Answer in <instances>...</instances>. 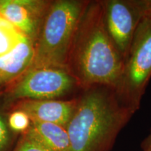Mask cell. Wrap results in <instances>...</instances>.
Returning <instances> with one entry per match:
<instances>
[{
  "label": "cell",
  "instance_id": "6da1fadb",
  "mask_svg": "<svg viewBox=\"0 0 151 151\" xmlns=\"http://www.w3.org/2000/svg\"><path fill=\"white\" fill-rule=\"evenodd\" d=\"M124 60L106 27L101 0L90 1L81 17L66 63L78 88L107 86L117 90Z\"/></svg>",
  "mask_w": 151,
  "mask_h": 151
},
{
  "label": "cell",
  "instance_id": "7a4b0ae2",
  "mask_svg": "<svg viewBox=\"0 0 151 151\" xmlns=\"http://www.w3.org/2000/svg\"><path fill=\"white\" fill-rule=\"evenodd\" d=\"M136 112L114 88L99 86L83 90L66 127L71 151H111Z\"/></svg>",
  "mask_w": 151,
  "mask_h": 151
},
{
  "label": "cell",
  "instance_id": "3957f363",
  "mask_svg": "<svg viewBox=\"0 0 151 151\" xmlns=\"http://www.w3.org/2000/svg\"><path fill=\"white\" fill-rule=\"evenodd\" d=\"M89 1H52L35 43V55L27 71L46 67L66 69L76 32Z\"/></svg>",
  "mask_w": 151,
  "mask_h": 151
},
{
  "label": "cell",
  "instance_id": "277c9868",
  "mask_svg": "<svg viewBox=\"0 0 151 151\" xmlns=\"http://www.w3.org/2000/svg\"><path fill=\"white\" fill-rule=\"evenodd\" d=\"M151 78V0L144 9L124 62L121 82L116 90L124 104L137 111Z\"/></svg>",
  "mask_w": 151,
  "mask_h": 151
},
{
  "label": "cell",
  "instance_id": "5b68a950",
  "mask_svg": "<svg viewBox=\"0 0 151 151\" xmlns=\"http://www.w3.org/2000/svg\"><path fill=\"white\" fill-rule=\"evenodd\" d=\"M76 87V81L65 68H38L26 71L7 87L5 99L8 104L27 99H57Z\"/></svg>",
  "mask_w": 151,
  "mask_h": 151
},
{
  "label": "cell",
  "instance_id": "8992f818",
  "mask_svg": "<svg viewBox=\"0 0 151 151\" xmlns=\"http://www.w3.org/2000/svg\"><path fill=\"white\" fill-rule=\"evenodd\" d=\"M107 31L124 62L146 0H101Z\"/></svg>",
  "mask_w": 151,
  "mask_h": 151
},
{
  "label": "cell",
  "instance_id": "52a82bcc",
  "mask_svg": "<svg viewBox=\"0 0 151 151\" xmlns=\"http://www.w3.org/2000/svg\"><path fill=\"white\" fill-rule=\"evenodd\" d=\"M52 1L1 0L0 15L34 43Z\"/></svg>",
  "mask_w": 151,
  "mask_h": 151
},
{
  "label": "cell",
  "instance_id": "ba28073f",
  "mask_svg": "<svg viewBox=\"0 0 151 151\" xmlns=\"http://www.w3.org/2000/svg\"><path fill=\"white\" fill-rule=\"evenodd\" d=\"M78 97L69 100H20L12 104L11 110H20L31 120L49 122L67 127L74 113Z\"/></svg>",
  "mask_w": 151,
  "mask_h": 151
},
{
  "label": "cell",
  "instance_id": "9c48e42d",
  "mask_svg": "<svg viewBox=\"0 0 151 151\" xmlns=\"http://www.w3.org/2000/svg\"><path fill=\"white\" fill-rule=\"evenodd\" d=\"M35 43L24 35L15 48L0 57V88L8 87L24 74L32 62Z\"/></svg>",
  "mask_w": 151,
  "mask_h": 151
},
{
  "label": "cell",
  "instance_id": "30bf717a",
  "mask_svg": "<svg viewBox=\"0 0 151 151\" xmlns=\"http://www.w3.org/2000/svg\"><path fill=\"white\" fill-rule=\"evenodd\" d=\"M22 134L50 151H71L67 129L61 125L31 120L29 127Z\"/></svg>",
  "mask_w": 151,
  "mask_h": 151
},
{
  "label": "cell",
  "instance_id": "8fae6325",
  "mask_svg": "<svg viewBox=\"0 0 151 151\" xmlns=\"http://www.w3.org/2000/svg\"><path fill=\"white\" fill-rule=\"evenodd\" d=\"M23 37V34L11 22L0 16V57L15 48Z\"/></svg>",
  "mask_w": 151,
  "mask_h": 151
},
{
  "label": "cell",
  "instance_id": "7c38bea8",
  "mask_svg": "<svg viewBox=\"0 0 151 151\" xmlns=\"http://www.w3.org/2000/svg\"><path fill=\"white\" fill-rule=\"evenodd\" d=\"M9 127L12 132L24 133L31 124V119L24 111L14 110L7 118Z\"/></svg>",
  "mask_w": 151,
  "mask_h": 151
},
{
  "label": "cell",
  "instance_id": "4fadbf2b",
  "mask_svg": "<svg viewBox=\"0 0 151 151\" xmlns=\"http://www.w3.org/2000/svg\"><path fill=\"white\" fill-rule=\"evenodd\" d=\"M13 151H50L48 149L30 139L27 136L22 134L21 137L20 138L16 147Z\"/></svg>",
  "mask_w": 151,
  "mask_h": 151
},
{
  "label": "cell",
  "instance_id": "5bb4252c",
  "mask_svg": "<svg viewBox=\"0 0 151 151\" xmlns=\"http://www.w3.org/2000/svg\"><path fill=\"white\" fill-rule=\"evenodd\" d=\"M11 132L7 119L0 111V151L8 149L11 141Z\"/></svg>",
  "mask_w": 151,
  "mask_h": 151
},
{
  "label": "cell",
  "instance_id": "9a60e30c",
  "mask_svg": "<svg viewBox=\"0 0 151 151\" xmlns=\"http://www.w3.org/2000/svg\"><path fill=\"white\" fill-rule=\"evenodd\" d=\"M141 146L142 151H151V129L149 134L141 143Z\"/></svg>",
  "mask_w": 151,
  "mask_h": 151
},
{
  "label": "cell",
  "instance_id": "2e32d148",
  "mask_svg": "<svg viewBox=\"0 0 151 151\" xmlns=\"http://www.w3.org/2000/svg\"><path fill=\"white\" fill-rule=\"evenodd\" d=\"M1 0H0V7H1Z\"/></svg>",
  "mask_w": 151,
  "mask_h": 151
},
{
  "label": "cell",
  "instance_id": "e0dca14e",
  "mask_svg": "<svg viewBox=\"0 0 151 151\" xmlns=\"http://www.w3.org/2000/svg\"><path fill=\"white\" fill-rule=\"evenodd\" d=\"M0 16H1V15H0Z\"/></svg>",
  "mask_w": 151,
  "mask_h": 151
}]
</instances>
